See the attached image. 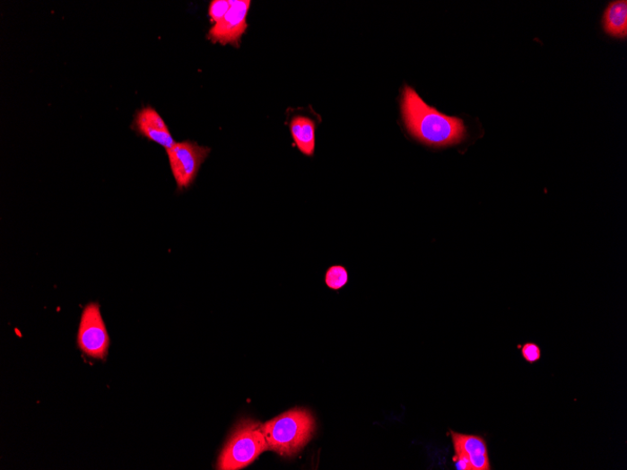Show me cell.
Here are the masks:
<instances>
[{"instance_id": "6da1fadb", "label": "cell", "mask_w": 627, "mask_h": 470, "mask_svg": "<svg viewBox=\"0 0 627 470\" xmlns=\"http://www.w3.org/2000/svg\"><path fill=\"white\" fill-rule=\"evenodd\" d=\"M401 111L411 135L428 146H452L466 136L462 119L429 107L411 87L403 91Z\"/></svg>"}, {"instance_id": "7a4b0ae2", "label": "cell", "mask_w": 627, "mask_h": 470, "mask_svg": "<svg viewBox=\"0 0 627 470\" xmlns=\"http://www.w3.org/2000/svg\"><path fill=\"white\" fill-rule=\"evenodd\" d=\"M315 429L312 413L301 407H295L262 424L268 448L283 457L298 455L313 438Z\"/></svg>"}, {"instance_id": "3957f363", "label": "cell", "mask_w": 627, "mask_h": 470, "mask_svg": "<svg viewBox=\"0 0 627 470\" xmlns=\"http://www.w3.org/2000/svg\"><path fill=\"white\" fill-rule=\"evenodd\" d=\"M268 449L266 440L262 432V424L252 419L241 420L222 448L217 468L221 470L245 468Z\"/></svg>"}, {"instance_id": "277c9868", "label": "cell", "mask_w": 627, "mask_h": 470, "mask_svg": "<svg viewBox=\"0 0 627 470\" xmlns=\"http://www.w3.org/2000/svg\"><path fill=\"white\" fill-rule=\"evenodd\" d=\"M77 344L91 358L105 360L108 356L110 337L98 302L89 303L81 315Z\"/></svg>"}, {"instance_id": "5b68a950", "label": "cell", "mask_w": 627, "mask_h": 470, "mask_svg": "<svg viewBox=\"0 0 627 470\" xmlns=\"http://www.w3.org/2000/svg\"><path fill=\"white\" fill-rule=\"evenodd\" d=\"M210 152V148L199 146L190 140L176 143L171 149L167 150L170 169L179 191L192 186Z\"/></svg>"}, {"instance_id": "8992f818", "label": "cell", "mask_w": 627, "mask_h": 470, "mask_svg": "<svg viewBox=\"0 0 627 470\" xmlns=\"http://www.w3.org/2000/svg\"><path fill=\"white\" fill-rule=\"evenodd\" d=\"M231 9L220 22L209 31L208 38L213 44L239 47L241 36L248 28V15L251 7L250 0H230Z\"/></svg>"}, {"instance_id": "52a82bcc", "label": "cell", "mask_w": 627, "mask_h": 470, "mask_svg": "<svg viewBox=\"0 0 627 470\" xmlns=\"http://www.w3.org/2000/svg\"><path fill=\"white\" fill-rule=\"evenodd\" d=\"M134 129L139 135L157 143L166 150L176 144L165 120L152 107L144 108L136 113Z\"/></svg>"}, {"instance_id": "ba28073f", "label": "cell", "mask_w": 627, "mask_h": 470, "mask_svg": "<svg viewBox=\"0 0 627 470\" xmlns=\"http://www.w3.org/2000/svg\"><path fill=\"white\" fill-rule=\"evenodd\" d=\"M455 452L466 456L473 470H491L488 446L479 436L464 435L451 431Z\"/></svg>"}, {"instance_id": "9c48e42d", "label": "cell", "mask_w": 627, "mask_h": 470, "mask_svg": "<svg viewBox=\"0 0 627 470\" xmlns=\"http://www.w3.org/2000/svg\"><path fill=\"white\" fill-rule=\"evenodd\" d=\"M291 133L298 150L307 156H313L316 147L315 121L306 116H296L291 121Z\"/></svg>"}, {"instance_id": "30bf717a", "label": "cell", "mask_w": 627, "mask_h": 470, "mask_svg": "<svg viewBox=\"0 0 627 470\" xmlns=\"http://www.w3.org/2000/svg\"><path fill=\"white\" fill-rule=\"evenodd\" d=\"M604 29L606 33L624 38L627 34V3L614 2L606 8L604 14Z\"/></svg>"}, {"instance_id": "8fae6325", "label": "cell", "mask_w": 627, "mask_h": 470, "mask_svg": "<svg viewBox=\"0 0 627 470\" xmlns=\"http://www.w3.org/2000/svg\"><path fill=\"white\" fill-rule=\"evenodd\" d=\"M326 283L331 290L342 289L348 283L347 270L342 265H333L327 273Z\"/></svg>"}, {"instance_id": "7c38bea8", "label": "cell", "mask_w": 627, "mask_h": 470, "mask_svg": "<svg viewBox=\"0 0 627 470\" xmlns=\"http://www.w3.org/2000/svg\"><path fill=\"white\" fill-rule=\"evenodd\" d=\"M231 9L230 0H213L209 7V16L212 22L218 23Z\"/></svg>"}, {"instance_id": "4fadbf2b", "label": "cell", "mask_w": 627, "mask_h": 470, "mask_svg": "<svg viewBox=\"0 0 627 470\" xmlns=\"http://www.w3.org/2000/svg\"><path fill=\"white\" fill-rule=\"evenodd\" d=\"M522 358L528 363H536L541 360V349L536 343H526L521 347Z\"/></svg>"}, {"instance_id": "5bb4252c", "label": "cell", "mask_w": 627, "mask_h": 470, "mask_svg": "<svg viewBox=\"0 0 627 470\" xmlns=\"http://www.w3.org/2000/svg\"><path fill=\"white\" fill-rule=\"evenodd\" d=\"M454 461L457 470H473L471 462L466 456L456 453Z\"/></svg>"}]
</instances>
